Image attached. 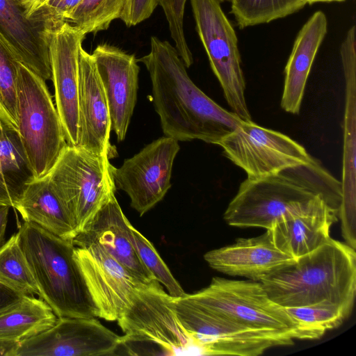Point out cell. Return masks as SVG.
Wrapping results in <instances>:
<instances>
[{"instance_id":"6da1fadb","label":"cell","mask_w":356,"mask_h":356,"mask_svg":"<svg viewBox=\"0 0 356 356\" xmlns=\"http://www.w3.org/2000/svg\"><path fill=\"white\" fill-rule=\"evenodd\" d=\"M138 61L149 74L154 106L165 136L177 141L197 139L218 145L242 122L193 82L168 41L152 36L149 54Z\"/></svg>"},{"instance_id":"7a4b0ae2","label":"cell","mask_w":356,"mask_h":356,"mask_svg":"<svg viewBox=\"0 0 356 356\" xmlns=\"http://www.w3.org/2000/svg\"><path fill=\"white\" fill-rule=\"evenodd\" d=\"M323 198L339 212L342 189L316 159L257 179H246L228 204L223 218L238 227L270 229L286 215Z\"/></svg>"},{"instance_id":"3957f363","label":"cell","mask_w":356,"mask_h":356,"mask_svg":"<svg viewBox=\"0 0 356 356\" xmlns=\"http://www.w3.org/2000/svg\"><path fill=\"white\" fill-rule=\"evenodd\" d=\"M259 282L282 307L330 304L351 313L356 291L355 249L330 238Z\"/></svg>"},{"instance_id":"277c9868","label":"cell","mask_w":356,"mask_h":356,"mask_svg":"<svg viewBox=\"0 0 356 356\" xmlns=\"http://www.w3.org/2000/svg\"><path fill=\"white\" fill-rule=\"evenodd\" d=\"M17 234L40 297L57 317H97L74 257L72 241L25 221L19 225Z\"/></svg>"},{"instance_id":"5b68a950","label":"cell","mask_w":356,"mask_h":356,"mask_svg":"<svg viewBox=\"0 0 356 356\" xmlns=\"http://www.w3.org/2000/svg\"><path fill=\"white\" fill-rule=\"evenodd\" d=\"M17 121L21 142L35 179L47 175L68 145L45 80L20 63Z\"/></svg>"},{"instance_id":"8992f818","label":"cell","mask_w":356,"mask_h":356,"mask_svg":"<svg viewBox=\"0 0 356 356\" xmlns=\"http://www.w3.org/2000/svg\"><path fill=\"white\" fill-rule=\"evenodd\" d=\"M109 160L106 155L67 145L47 175L77 234L115 195L116 187Z\"/></svg>"},{"instance_id":"52a82bcc","label":"cell","mask_w":356,"mask_h":356,"mask_svg":"<svg viewBox=\"0 0 356 356\" xmlns=\"http://www.w3.org/2000/svg\"><path fill=\"white\" fill-rule=\"evenodd\" d=\"M172 298L156 280L143 285L117 320L124 333L118 348L128 350L143 343L160 355H201L179 322Z\"/></svg>"},{"instance_id":"ba28073f","label":"cell","mask_w":356,"mask_h":356,"mask_svg":"<svg viewBox=\"0 0 356 356\" xmlns=\"http://www.w3.org/2000/svg\"><path fill=\"white\" fill-rule=\"evenodd\" d=\"M186 295L244 327L302 339L298 323L269 297L259 281L216 277L206 288Z\"/></svg>"},{"instance_id":"9c48e42d","label":"cell","mask_w":356,"mask_h":356,"mask_svg":"<svg viewBox=\"0 0 356 356\" xmlns=\"http://www.w3.org/2000/svg\"><path fill=\"white\" fill-rule=\"evenodd\" d=\"M186 294L173 297V307L201 355L257 356L272 347L293 343L290 337L244 327Z\"/></svg>"},{"instance_id":"30bf717a","label":"cell","mask_w":356,"mask_h":356,"mask_svg":"<svg viewBox=\"0 0 356 356\" xmlns=\"http://www.w3.org/2000/svg\"><path fill=\"white\" fill-rule=\"evenodd\" d=\"M195 29L232 112L250 121L235 30L218 0H190Z\"/></svg>"},{"instance_id":"8fae6325","label":"cell","mask_w":356,"mask_h":356,"mask_svg":"<svg viewBox=\"0 0 356 356\" xmlns=\"http://www.w3.org/2000/svg\"><path fill=\"white\" fill-rule=\"evenodd\" d=\"M224 155L243 169L248 179H257L305 163L312 156L289 136L242 121L219 143Z\"/></svg>"},{"instance_id":"7c38bea8","label":"cell","mask_w":356,"mask_h":356,"mask_svg":"<svg viewBox=\"0 0 356 356\" xmlns=\"http://www.w3.org/2000/svg\"><path fill=\"white\" fill-rule=\"evenodd\" d=\"M179 149V141L164 136L124 160L120 168L112 166L116 189L128 195L140 216L159 203L171 187L173 163Z\"/></svg>"},{"instance_id":"4fadbf2b","label":"cell","mask_w":356,"mask_h":356,"mask_svg":"<svg viewBox=\"0 0 356 356\" xmlns=\"http://www.w3.org/2000/svg\"><path fill=\"white\" fill-rule=\"evenodd\" d=\"M65 22L47 4L29 16L20 0H0V35L17 60L45 81L51 79V35Z\"/></svg>"},{"instance_id":"5bb4252c","label":"cell","mask_w":356,"mask_h":356,"mask_svg":"<svg viewBox=\"0 0 356 356\" xmlns=\"http://www.w3.org/2000/svg\"><path fill=\"white\" fill-rule=\"evenodd\" d=\"M74 257L97 317L117 321L144 284L103 247L90 243L74 245Z\"/></svg>"},{"instance_id":"9a60e30c","label":"cell","mask_w":356,"mask_h":356,"mask_svg":"<svg viewBox=\"0 0 356 356\" xmlns=\"http://www.w3.org/2000/svg\"><path fill=\"white\" fill-rule=\"evenodd\" d=\"M120 341L95 317H60L51 327L19 342L14 356L113 355Z\"/></svg>"},{"instance_id":"2e32d148","label":"cell","mask_w":356,"mask_h":356,"mask_svg":"<svg viewBox=\"0 0 356 356\" xmlns=\"http://www.w3.org/2000/svg\"><path fill=\"white\" fill-rule=\"evenodd\" d=\"M85 36L65 22L52 32L49 42L56 107L70 146L79 141V54Z\"/></svg>"},{"instance_id":"e0dca14e","label":"cell","mask_w":356,"mask_h":356,"mask_svg":"<svg viewBox=\"0 0 356 356\" xmlns=\"http://www.w3.org/2000/svg\"><path fill=\"white\" fill-rule=\"evenodd\" d=\"M110 111L111 131L118 142L126 137L137 101L140 67L134 54L101 44L91 54Z\"/></svg>"},{"instance_id":"ac0fdd59","label":"cell","mask_w":356,"mask_h":356,"mask_svg":"<svg viewBox=\"0 0 356 356\" xmlns=\"http://www.w3.org/2000/svg\"><path fill=\"white\" fill-rule=\"evenodd\" d=\"M355 36L346 35L340 55L346 83L342 161V200L339 212L341 233L346 242L356 241V52Z\"/></svg>"},{"instance_id":"d6986e66","label":"cell","mask_w":356,"mask_h":356,"mask_svg":"<svg viewBox=\"0 0 356 356\" xmlns=\"http://www.w3.org/2000/svg\"><path fill=\"white\" fill-rule=\"evenodd\" d=\"M111 120L106 94L91 54L83 47L79 54V146L111 159L117 156L110 142Z\"/></svg>"},{"instance_id":"ffe728a7","label":"cell","mask_w":356,"mask_h":356,"mask_svg":"<svg viewBox=\"0 0 356 356\" xmlns=\"http://www.w3.org/2000/svg\"><path fill=\"white\" fill-rule=\"evenodd\" d=\"M339 211L319 197L307 207L281 218L268 229L277 248L296 259L326 243Z\"/></svg>"},{"instance_id":"44dd1931","label":"cell","mask_w":356,"mask_h":356,"mask_svg":"<svg viewBox=\"0 0 356 356\" xmlns=\"http://www.w3.org/2000/svg\"><path fill=\"white\" fill-rule=\"evenodd\" d=\"M130 225L113 195L72 243L76 246L99 244L140 282L149 284L156 280L138 255L131 239Z\"/></svg>"},{"instance_id":"7402d4cb","label":"cell","mask_w":356,"mask_h":356,"mask_svg":"<svg viewBox=\"0 0 356 356\" xmlns=\"http://www.w3.org/2000/svg\"><path fill=\"white\" fill-rule=\"evenodd\" d=\"M204 259L216 270L254 281L294 260L275 247L267 230L261 236L238 238L232 245L210 250Z\"/></svg>"},{"instance_id":"603a6c76","label":"cell","mask_w":356,"mask_h":356,"mask_svg":"<svg viewBox=\"0 0 356 356\" xmlns=\"http://www.w3.org/2000/svg\"><path fill=\"white\" fill-rule=\"evenodd\" d=\"M327 31V17L323 12L318 10L298 33L284 69L280 104L286 112L299 113L307 78Z\"/></svg>"},{"instance_id":"cb8c5ba5","label":"cell","mask_w":356,"mask_h":356,"mask_svg":"<svg viewBox=\"0 0 356 356\" xmlns=\"http://www.w3.org/2000/svg\"><path fill=\"white\" fill-rule=\"evenodd\" d=\"M14 209L25 222H33L63 239L72 241L77 234L48 175L31 181Z\"/></svg>"},{"instance_id":"d4e9b609","label":"cell","mask_w":356,"mask_h":356,"mask_svg":"<svg viewBox=\"0 0 356 356\" xmlns=\"http://www.w3.org/2000/svg\"><path fill=\"white\" fill-rule=\"evenodd\" d=\"M35 179L18 131L0 120V207L14 208Z\"/></svg>"},{"instance_id":"484cf974","label":"cell","mask_w":356,"mask_h":356,"mask_svg":"<svg viewBox=\"0 0 356 356\" xmlns=\"http://www.w3.org/2000/svg\"><path fill=\"white\" fill-rule=\"evenodd\" d=\"M58 319L50 306L31 296L0 314V341L21 342L51 327Z\"/></svg>"},{"instance_id":"4316f807","label":"cell","mask_w":356,"mask_h":356,"mask_svg":"<svg viewBox=\"0 0 356 356\" xmlns=\"http://www.w3.org/2000/svg\"><path fill=\"white\" fill-rule=\"evenodd\" d=\"M0 282L21 294L40 296L39 288L20 246L17 232L0 250Z\"/></svg>"},{"instance_id":"83f0119b","label":"cell","mask_w":356,"mask_h":356,"mask_svg":"<svg viewBox=\"0 0 356 356\" xmlns=\"http://www.w3.org/2000/svg\"><path fill=\"white\" fill-rule=\"evenodd\" d=\"M304 0H233L230 14L240 29L269 23L301 10Z\"/></svg>"},{"instance_id":"f1b7e54d","label":"cell","mask_w":356,"mask_h":356,"mask_svg":"<svg viewBox=\"0 0 356 356\" xmlns=\"http://www.w3.org/2000/svg\"><path fill=\"white\" fill-rule=\"evenodd\" d=\"M298 323L302 339H317L326 331L339 326L351 314L345 308L330 304L284 307Z\"/></svg>"},{"instance_id":"f546056e","label":"cell","mask_w":356,"mask_h":356,"mask_svg":"<svg viewBox=\"0 0 356 356\" xmlns=\"http://www.w3.org/2000/svg\"><path fill=\"white\" fill-rule=\"evenodd\" d=\"M19 63L10 47L0 35V120L16 130L18 129Z\"/></svg>"},{"instance_id":"4dcf8cb0","label":"cell","mask_w":356,"mask_h":356,"mask_svg":"<svg viewBox=\"0 0 356 356\" xmlns=\"http://www.w3.org/2000/svg\"><path fill=\"white\" fill-rule=\"evenodd\" d=\"M126 0H82L68 22L85 34L106 30L111 22L120 19Z\"/></svg>"},{"instance_id":"1f68e13d","label":"cell","mask_w":356,"mask_h":356,"mask_svg":"<svg viewBox=\"0 0 356 356\" xmlns=\"http://www.w3.org/2000/svg\"><path fill=\"white\" fill-rule=\"evenodd\" d=\"M131 239L138 255L154 278L162 284L172 297H181L185 291L172 275L153 244L130 225Z\"/></svg>"},{"instance_id":"d6a6232c","label":"cell","mask_w":356,"mask_h":356,"mask_svg":"<svg viewBox=\"0 0 356 356\" xmlns=\"http://www.w3.org/2000/svg\"><path fill=\"white\" fill-rule=\"evenodd\" d=\"M187 0H157L168 22L171 38L179 56L186 67L193 63L184 31V15Z\"/></svg>"},{"instance_id":"836d02e7","label":"cell","mask_w":356,"mask_h":356,"mask_svg":"<svg viewBox=\"0 0 356 356\" xmlns=\"http://www.w3.org/2000/svg\"><path fill=\"white\" fill-rule=\"evenodd\" d=\"M157 6V0H126L120 19L128 27L136 26L148 19Z\"/></svg>"},{"instance_id":"e575fe53","label":"cell","mask_w":356,"mask_h":356,"mask_svg":"<svg viewBox=\"0 0 356 356\" xmlns=\"http://www.w3.org/2000/svg\"><path fill=\"white\" fill-rule=\"evenodd\" d=\"M24 296L0 282V314L18 305Z\"/></svg>"},{"instance_id":"d590c367","label":"cell","mask_w":356,"mask_h":356,"mask_svg":"<svg viewBox=\"0 0 356 356\" xmlns=\"http://www.w3.org/2000/svg\"><path fill=\"white\" fill-rule=\"evenodd\" d=\"M81 1L82 0H49L47 5L58 17L67 22Z\"/></svg>"},{"instance_id":"8d00e7d4","label":"cell","mask_w":356,"mask_h":356,"mask_svg":"<svg viewBox=\"0 0 356 356\" xmlns=\"http://www.w3.org/2000/svg\"><path fill=\"white\" fill-rule=\"evenodd\" d=\"M29 16H33L47 6L49 0H20Z\"/></svg>"},{"instance_id":"74e56055","label":"cell","mask_w":356,"mask_h":356,"mask_svg":"<svg viewBox=\"0 0 356 356\" xmlns=\"http://www.w3.org/2000/svg\"><path fill=\"white\" fill-rule=\"evenodd\" d=\"M9 207H0V250L6 243L5 233L8 222Z\"/></svg>"},{"instance_id":"f35d334b","label":"cell","mask_w":356,"mask_h":356,"mask_svg":"<svg viewBox=\"0 0 356 356\" xmlns=\"http://www.w3.org/2000/svg\"><path fill=\"white\" fill-rule=\"evenodd\" d=\"M19 342L0 341V356H14Z\"/></svg>"},{"instance_id":"ab89813d","label":"cell","mask_w":356,"mask_h":356,"mask_svg":"<svg viewBox=\"0 0 356 356\" xmlns=\"http://www.w3.org/2000/svg\"><path fill=\"white\" fill-rule=\"evenodd\" d=\"M346 0H304L306 4L312 5L316 3H330V2H343Z\"/></svg>"},{"instance_id":"60d3db41","label":"cell","mask_w":356,"mask_h":356,"mask_svg":"<svg viewBox=\"0 0 356 356\" xmlns=\"http://www.w3.org/2000/svg\"><path fill=\"white\" fill-rule=\"evenodd\" d=\"M220 3L222 2H229L231 3L233 0H218Z\"/></svg>"}]
</instances>
